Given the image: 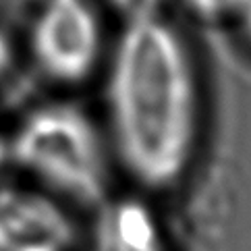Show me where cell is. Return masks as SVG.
I'll return each mask as SVG.
<instances>
[{"mask_svg":"<svg viewBox=\"0 0 251 251\" xmlns=\"http://www.w3.org/2000/svg\"><path fill=\"white\" fill-rule=\"evenodd\" d=\"M108 102L129 173L151 189L175 185L193 158L200 127L195 69L175 27L160 17L125 27L110 69Z\"/></svg>","mask_w":251,"mask_h":251,"instance_id":"6da1fadb","label":"cell"},{"mask_svg":"<svg viewBox=\"0 0 251 251\" xmlns=\"http://www.w3.org/2000/svg\"><path fill=\"white\" fill-rule=\"evenodd\" d=\"M23 170L54 191L92 205L104 200L106 160L96 127L71 104H48L25 119L13 141Z\"/></svg>","mask_w":251,"mask_h":251,"instance_id":"7a4b0ae2","label":"cell"},{"mask_svg":"<svg viewBox=\"0 0 251 251\" xmlns=\"http://www.w3.org/2000/svg\"><path fill=\"white\" fill-rule=\"evenodd\" d=\"M102 29L87 0H46L31 25V52L38 67L60 83H79L94 73Z\"/></svg>","mask_w":251,"mask_h":251,"instance_id":"3957f363","label":"cell"},{"mask_svg":"<svg viewBox=\"0 0 251 251\" xmlns=\"http://www.w3.org/2000/svg\"><path fill=\"white\" fill-rule=\"evenodd\" d=\"M75 228L69 214L42 191L0 189V251H71Z\"/></svg>","mask_w":251,"mask_h":251,"instance_id":"277c9868","label":"cell"},{"mask_svg":"<svg viewBox=\"0 0 251 251\" xmlns=\"http://www.w3.org/2000/svg\"><path fill=\"white\" fill-rule=\"evenodd\" d=\"M92 251H168L160 226L139 201H119L102 212Z\"/></svg>","mask_w":251,"mask_h":251,"instance_id":"5b68a950","label":"cell"},{"mask_svg":"<svg viewBox=\"0 0 251 251\" xmlns=\"http://www.w3.org/2000/svg\"><path fill=\"white\" fill-rule=\"evenodd\" d=\"M110 4L125 19V23L131 25L139 21L158 19L160 8H162V0H110Z\"/></svg>","mask_w":251,"mask_h":251,"instance_id":"8992f818","label":"cell"},{"mask_svg":"<svg viewBox=\"0 0 251 251\" xmlns=\"http://www.w3.org/2000/svg\"><path fill=\"white\" fill-rule=\"evenodd\" d=\"M189 6L201 19H224L232 17L237 8V0H187Z\"/></svg>","mask_w":251,"mask_h":251,"instance_id":"52a82bcc","label":"cell"},{"mask_svg":"<svg viewBox=\"0 0 251 251\" xmlns=\"http://www.w3.org/2000/svg\"><path fill=\"white\" fill-rule=\"evenodd\" d=\"M232 19L239 23L243 35L251 42V0H237V8Z\"/></svg>","mask_w":251,"mask_h":251,"instance_id":"ba28073f","label":"cell"},{"mask_svg":"<svg viewBox=\"0 0 251 251\" xmlns=\"http://www.w3.org/2000/svg\"><path fill=\"white\" fill-rule=\"evenodd\" d=\"M11 60H13V52H11V44H8L4 31L0 29V77H2L8 67H11Z\"/></svg>","mask_w":251,"mask_h":251,"instance_id":"9c48e42d","label":"cell"},{"mask_svg":"<svg viewBox=\"0 0 251 251\" xmlns=\"http://www.w3.org/2000/svg\"><path fill=\"white\" fill-rule=\"evenodd\" d=\"M0 160H2V143H0Z\"/></svg>","mask_w":251,"mask_h":251,"instance_id":"30bf717a","label":"cell"}]
</instances>
